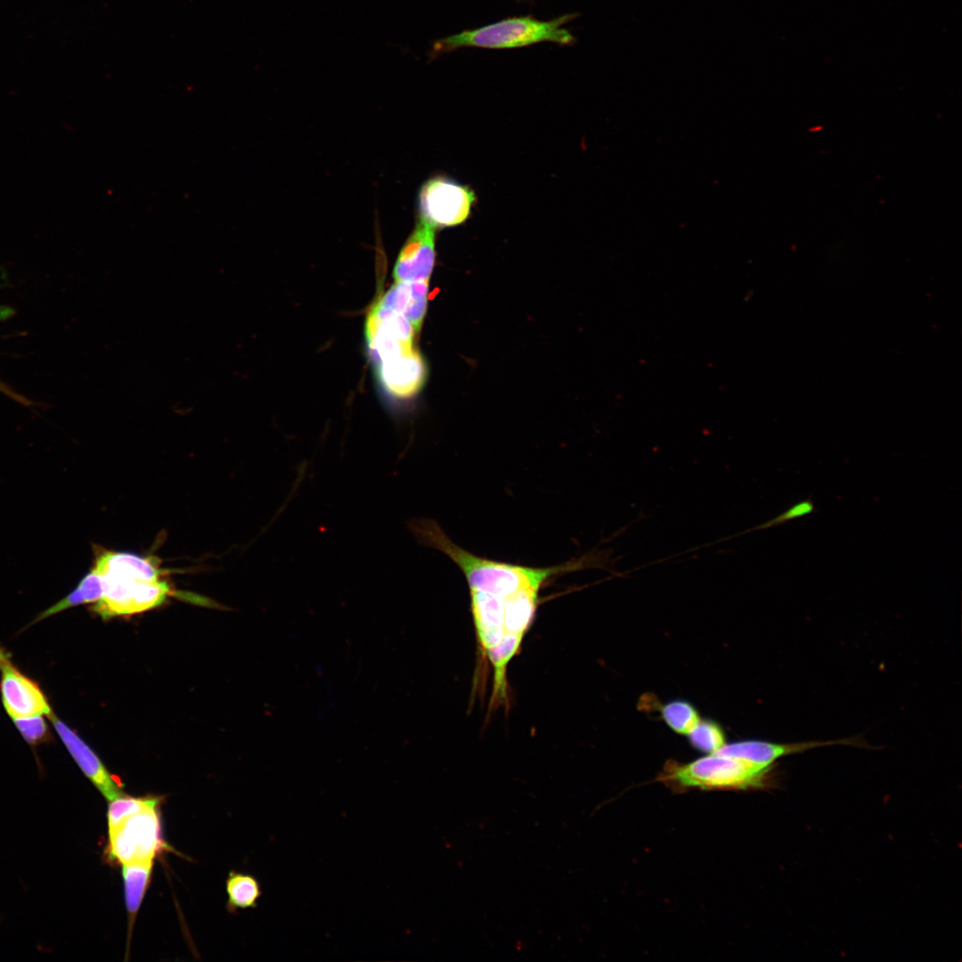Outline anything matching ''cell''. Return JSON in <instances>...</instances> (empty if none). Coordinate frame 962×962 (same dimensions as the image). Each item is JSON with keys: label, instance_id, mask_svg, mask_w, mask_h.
I'll use <instances>...</instances> for the list:
<instances>
[{"label": "cell", "instance_id": "obj_1", "mask_svg": "<svg viewBox=\"0 0 962 962\" xmlns=\"http://www.w3.org/2000/svg\"><path fill=\"white\" fill-rule=\"evenodd\" d=\"M420 542L444 553L463 573L478 647L493 670L492 702H505L508 665L534 623L541 590L556 576L598 568V553L545 567L497 561L459 546L436 521L422 528Z\"/></svg>", "mask_w": 962, "mask_h": 962}, {"label": "cell", "instance_id": "obj_2", "mask_svg": "<svg viewBox=\"0 0 962 962\" xmlns=\"http://www.w3.org/2000/svg\"><path fill=\"white\" fill-rule=\"evenodd\" d=\"M159 566L155 557L99 550L92 568L101 576L102 595L93 611L107 619L161 605L173 592Z\"/></svg>", "mask_w": 962, "mask_h": 962}, {"label": "cell", "instance_id": "obj_3", "mask_svg": "<svg viewBox=\"0 0 962 962\" xmlns=\"http://www.w3.org/2000/svg\"><path fill=\"white\" fill-rule=\"evenodd\" d=\"M575 16L565 14L550 20H540L531 16L507 18L441 37L432 44L428 56L434 59L465 47L511 49L542 42L570 45L575 39L564 25Z\"/></svg>", "mask_w": 962, "mask_h": 962}, {"label": "cell", "instance_id": "obj_4", "mask_svg": "<svg viewBox=\"0 0 962 962\" xmlns=\"http://www.w3.org/2000/svg\"><path fill=\"white\" fill-rule=\"evenodd\" d=\"M656 780L675 791L765 789L775 784L772 766L760 767L717 753L687 763L670 761Z\"/></svg>", "mask_w": 962, "mask_h": 962}, {"label": "cell", "instance_id": "obj_5", "mask_svg": "<svg viewBox=\"0 0 962 962\" xmlns=\"http://www.w3.org/2000/svg\"><path fill=\"white\" fill-rule=\"evenodd\" d=\"M159 807L155 805L134 814L108 831L105 852L110 862L124 865L153 861L167 849L162 837Z\"/></svg>", "mask_w": 962, "mask_h": 962}, {"label": "cell", "instance_id": "obj_6", "mask_svg": "<svg viewBox=\"0 0 962 962\" xmlns=\"http://www.w3.org/2000/svg\"><path fill=\"white\" fill-rule=\"evenodd\" d=\"M475 199L468 186L442 176L433 177L419 192L420 218L434 229L458 225L469 217Z\"/></svg>", "mask_w": 962, "mask_h": 962}, {"label": "cell", "instance_id": "obj_7", "mask_svg": "<svg viewBox=\"0 0 962 962\" xmlns=\"http://www.w3.org/2000/svg\"><path fill=\"white\" fill-rule=\"evenodd\" d=\"M415 332L404 315L377 302L365 323L366 340L375 366L413 349Z\"/></svg>", "mask_w": 962, "mask_h": 962}, {"label": "cell", "instance_id": "obj_8", "mask_svg": "<svg viewBox=\"0 0 962 962\" xmlns=\"http://www.w3.org/2000/svg\"><path fill=\"white\" fill-rule=\"evenodd\" d=\"M0 693L3 705L12 719L33 715L47 717L53 711L39 685L12 662L0 644Z\"/></svg>", "mask_w": 962, "mask_h": 962}, {"label": "cell", "instance_id": "obj_9", "mask_svg": "<svg viewBox=\"0 0 962 962\" xmlns=\"http://www.w3.org/2000/svg\"><path fill=\"white\" fill-rule=\"evenodd\" d=\"M47 718L82 772L102 795L109 801L125 795L122 785L109 773L101 759L85 740L53 712Z\"/></svg>", "mask_w": 962, "mask_h": 962}, {"label": "cell", "instance_id": "obj_10", "mask_svg": "<svg viewBox=\"0 0 962 962\" xmlns=\"http://www.w3.org/2000/svg\"><path fill=\"white\" fill-rule=\"evenodd\" d=\"M435 259V229L420 218L397 257L393 272L395 281H428Z\"/></svg>", "mask_w": 962, "mask_h": 962}, {"label": "cell", "instance_id": "obj_11", "mask_svg": "<svg viewBox=\"0 0 962 962\" xmlns=\"http://www.w3.org/2000/svg\"><path fill=\"white\" fill-rule=\"evenodd\" d=\"M834 745L863 746L862 741L856 738L829 741H806L784 744L762 740H745L729 745L725 744L715 753L742 759L754 765L766 768L772 766V764L781 757L803 753L819 746Z\"/></svg>", "mask_w": 962, "mask_h": 962}, {"label": "cell", "instance_id": "obj_12", "mask_svg": "<svg viewBox=\"0 0 962 962\" xmlns=\"http://www.w3.org/2000/svg\"><path fill=\"white\" fill-rule=\"evenodd\" d=\"M377 376L386 392L407 399L417 394L427 379V365L414 348L376 365Z\"/></svg>", "mask_w": 962, "mask_h": 962}, {"label": "cell", "instance_id": "obj_13", "mask_svg": "<svg viewBox=\"0 0 962 962\" xmlns=\"http://www.w3.org/2000/svg\"><path fill=\"white\" fill-rule=\"evenodd\" d=\"M428 281H395L378 301L404 315L419 332L427 312Z\"/></svg>", "mask_w": 962, "mask_h": 962}, {"label": "cell", "instance_id": "obj_14", "mask_svg": "<svg viewBox=\"0 0 962 962\" xmlns=\"http://www.w3.org/2000/svg\"><path fill=\"white\" fill-rule=\"evenodd\" d=\"M152 865L153 861L131 862L122 865L130 933L135 917L150 885Z\"/></svg>", "mask_w": 962, "mask_h": 962}, {"label": "cell", "instance_id": "obj_15", "mask_svg": "<svg viewBox=\"0 0 962 962\" xmlns=\"http://www.w3.org/2000/svg\"><path fill=\"white\" fill-rule=\"evenodd\" d=\"M228 908L231 911L237 909L256 908L257 900L262 895L258 881L250 875L232 871L226 881Z\"/></svg>", "mask_w": 962, "mask_h": 962}, {"label": "cell", "instance_id": "obj_16", "mask_svg": "<svg viewBox=\"0 0 962 962\" xmlns=\"http://www.w3.org/2000/svg\"><path fill=\"white\" fill-rule=\"evenodd\" d=\"M161 803L162 798L158 796L124 797L122 795L111 800L107 812L108 831L116 828L126 818L150 807L159 805Z\"/></svg>", "mask_w": 962, "mask_h": 962}, {"label": "cell", "instance_id": "obj_17", "mask_svg": "<svg viewBox=\"0 0 962 962\" xmlns=\"http://www.w3.org/2000/svg\"><path fill=\"white\" fill-rule=\"evenodd\" d=\"M667 725L679 734L688 735L700 721L697 711L686 701L676 700L660 708Z\"/></svg>", "mask_w": 962, "mask_h": 962}, {"label": "cell", "instance_id": "obj_18", "mask_svg": "<svg viewBox=\"0 0 962 962\" xmlns=\"http://www.w3.org/2000/svg\"><path fill=\"white\" fill-rule=\"evenodd\" d=\"M693 747L709 754L719 751L726 743L722 728L712 721H699L688 734Z\"/></svg>", "mask_w": 962, "mask_h": 962}, {"label": "cell", "instance_id": "obj_19", "mask_svg": "<svg viewBox=\"0 0 962 962\" xmlns=\"http://www.w3.org/2000/svg\"><path fill=\"white\" fill-rule=\"evenodd\" d=\"M817 511H818V510H817V508H816V506L814 504V501L811 499V497L810 496L807 499H804V500H802V501L796 502L795 504L789 507L787 510H786L782 513L779 514L775 518H771V519H770V520H768V521H766V522H764L762 524H760V525H758L756 526H754V527H752L750 529H746V530H745L743 532H740V533H738V534H737L735 535H730L729 537L722 538V539L718 540L717 542H723V541H726V540H730L731 538H734L736 536L750 533L752 531L764 530V529H769L770 527H774V526H780V525L786 524V523H787V522H789L791 520L803 518L804 516L815 513Z\"/></svg>", "mask_w": 962, "mask_h": 962}, {"label": "cell", "instance_id": "obj_20", "mask_svg": "<svg viewBox=\"0 0 962 962\" xmlns=\"http://www.w3.org/2000/svg\"><path fill=\"white\" fill-rule=\"evenodd\" d=\"M45 715H33L12 719L24 740L30 746H37L49 739L50 732Z\"/></svg>", "mask_w": 962, "mask_h": 962}, {"label": "cell", "instance_id": "obj_21", "mask_svg": "<svg viewBox=\"0 0 962 962\" xmlns=\"http://www.w3.org/2000/svg\"><path fill=\"white\" fill-rule=\"evenodd\" d=\"M1 388H2V387L0 386V389H1Z\"/></svg>", "mask_w": 962, "mask_h": 962}]
</instances>
